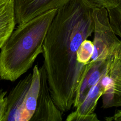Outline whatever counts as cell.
<instances>
[{"instance_id":"obj_1","label":"cell","mask_w":121,"mask_h":121,"mask_svg":"<svg viewBox=\"0 0 121 121\" xmlns=\"http://www.w3.org/2000/svg\"><path fill=\"white\" fill-rule=\"evenodd\" d=\"M95 7L87 0H70L57 9L43 44L42 54L52 100L62 112L70 110L88 69L77 60L83 41L94 32Z\"/></svg>"},{"instance_id":"obj_2","label":"cell","mask_w":121,"mask_h":121,"mask_svg":"<svg viewBox=\"0 0 121 121\" xmlns=\"http://www.w3.org/2000/svg\"><path fill=\"white\" fill-rule=\"evenodd\" d=\"M57 9L39 15L14 29L0 49V78L15 81L31 68Z\"/></svg>"},{"instance_id":"obj_3","label":"cell","mask_w":121,"mask_h":121,"mask_svg":"<svg viewBox=\"0 0 121 121\" xmlns=\"http://www.w3.org/2000/svg\"><path fill=\"white\" fill-rule=\"evenodd\" d=\"M94 23V51L90 62L115 57L121 60V41L117 37L110 24L107 10L94 8L92 12Z\"/></svg>"},{"instance_id":"obj_4","label":"cell","mask_w":121,"mask_h":121,"mask_svg":"<svg viewBox=\"0 0 121 121\" xmlns=\"http://www.w3.org/2000/svg\"><path fill=\"white\" fill-rule=\"evenodd\" d=\"M39 70L40 89L36 109L30 121H61L62 113L53 102L51 95L43 64L39 68Z\"/></svg>"},{"instance_id":"obj_5","label":"cell","mask_w":121,"mask_h":121,"mask_svg":"<svg viewBox=\"0 0 121 121\" xmlns=\"http://www.w3.org/2000/svg\"><path fill=\"white\" fill-rule=\"evenodd\" d=\"M102 81L104 88L102 108L121 107V60L118 58L112 57Z\"/></svg>"},{"instance_id":"obj_6","label":"cell","mask_w":121,"mask_h":121,"mask_svg":"<svg viewBox=\"0 0 121 121\" xmlns=\"http://www.w3.org/2000/svg\"><path fill=\"white\" fill-rule=\"evenodd\" d=\"M70 0H14L16 24L25 23L52 9H58Z\"/></svg>"},{"instance_id":"obj_7","label":"cell","mask_w":121,"mask_h":121,"mask_svg":"<svg viewBox=\"0 0 121 121\" xmlns=\"http://www.w3.org/2000/svg\"><path fill=\"white\" fill-rule=\"evenodd\" d=\"M112 57H111L105 60L89 62L88 69L77 92L73 105V108H76L80 105L90 89L104 76L108 69Z\"/></svg>"},{"instance_id":"obj_8","label":"cell","mask_w":121,"mask_h":121,"mask_svg":"<svg viewBox=\"0 0 121 121\" xmlns=\"http://www.w3.org/2000/svg\"><path fill=\"white\" fill-rule=\"evenodd\" d=\"M32 74L29 73L11 90L6 96L7 108L3 121H16L19 109L30 87Z\"/></svg>"},{"instance_id":"obj_9","label":"cell","mask_w":121,"mask_h":121,"mask_svg":"<svg viewBox=\"0 0 121 121\" xmlns=\"http://www.w3.org/2000/svg\"><path fill=\"white\" fill-rule=\"evenodd\" d=\"M40 84L39 68L35 65L33 69L31 83L19 109L16 121H30L36 109Z\"/></svg>"},{"instance_id":"obj_10","label":"cell","mask_w":121,"mask_h":121,"mask_svg":"<svg viewBox=\"0 0 121 121\" xmlns=\"http://www.w3.org/2000/svg\"><path fill=\"white\" fill-rule=\"evenodd\" d=\"M16 24L14 0H0V49Z\"/></svg>"},{"instance_id":"obj_11","label":"cell","mask_w":121,"mask_h":121,"mask_svg":"<svg viewBox=\"0 0 121 121\" xmlns=\"http://www.w3.org/2000/svg\"><path fill=\"white\" fill-rule=\"evenodd\" d=\"M115 7L107 9L109 22L114 33L121 38V0Z\"/></svg>"},{"instance_id":"obj_12","label":"cell","mask_w":121,"mask_h":121,"mask_svg":"<svg viewBox=\"0 0 121 121\" xmlns=\"http://www.w3.org/2000/svg\"><path fill=\"white\" fill-rule=\"evenodd\" d=\"M94 51L93 42L87 39L82 42L77 52V60L79 63L86 65L91 60Z\"/></svg>"},{"instance_id":"obj_13","label":"cell","mask_w":121,"mask_h":121,"mask_svg":"<svg viewBox=\"0 0 121 121\" xmlns=\"http://www.w3.org/2000/svg\"><path fill=\"white\" fill-rule=\"evenodd\" d=\"M95 8H104L106 9L117 6L118 0H87Z\"/></svg>"},{"instance_id":"obj_14","label":"cell","mask_w":121,"mask_h":121,"mask_svg":"<svg viewBox=\"0 0 121 121\" xmlns=\"http://www.w3.org/2000/svg\"><path fill=\"white\" fill-rule=\"evenodd\" d=\"M7 91H3L0 94V121H3L7 108Z\"/></svg>"},{"instance_id":"obj_15","label":"cell","mask_w":121,"mask_h":121,"mask_svg":"<svg viewBox=\"0 0 121 121\" xmlns=\"http://www.w3.org/2000/svg\"><path fill=\"white\" fill-rule=\"evenodd\" d=\"M104 119L107 121H121V109L116 110L112 115L105 117Z\"/></svg>"}]
</instances>
